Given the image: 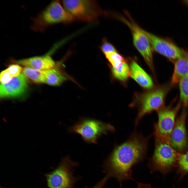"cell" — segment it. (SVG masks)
I'll return each instance as SVG.
<instances>
[{
    "instance_id": "obj_1",
    "label": "cell",
    "mask_w": 188,
    "mask_h": 188,
    "mask_svg": "<svg viewBox=\"0 0 188 188\" xmlns=\"http://www.w3.org/2000/svg\"><path fill=\"white\" fill-rule=\"evenodd\" d=\"M148 139L135 133L127 141L116 146L102 165L106 176L115 178L121 186L124 181L134 180L132 168L145 158Z\"/></svg>"
},
{
    "instance_id": "obj_2",
    "label": "cell",
    "mask_w": 188,
    "mask_h": 188,
    "mask_svg": "<svg viewBox=\"0 0 188 188\" xmlns=\"http://www.w3.org/2000/svg\"><path fill=\"white\" fill-rule=\"evenodd\" d=\"M178 154L169 143L156 137L154 153L147 166L151 173L158 171L165 175L177 167Z\"/></svg>"
},
{
    "instance_id": "obj_3",
    "label": "cell",
    "mask_w": 188,
    "mask_h": 188,
    "mask_svg": "<svg viewBox=\"0 0 188 188\" xmlns=\"http://www.w3.org/2000/svg\"><path fill=\"white\" fill-rule=\"evenodd\" d=\"M79 165L68 156L62 158L58 165L45 175L49 188H75V184L80 179L74 175L75 167Z\"/></svg>"
},
{
    "instance_id": "obj_4",
    "label": "cell",
    "mask_w": 188,
    "mask_h": 188,
    "mask_svg": "<svg viewBox=\"0 0 188 188\" xmlns=\"http://www.w3.org/2000/svg\"><path fill=\"white\" fill-rule=\"evenodd\" d=\"M115 130L109 124L96 119L84 117L80 119L68 130L69 133L79 134L87 143L96 144L101 136Z\"/></svg>"
},
{
    "instance_id": "obj_5",
    "label": "cell",
    "mask_w": 188,
    "mask_h": 188,
    "mask_svg": "<svg viewBox=\"0 0 188 188\" xmlns=\"http://www.w3.org/2000/svg\"><path fill=\"white\" fill-rule=\"evenodd\" d=\"M74 19L59 1H54L32 19L31 27L35 31L43 32L50 25L57 23L71 22Z\"/></svg>"
},
{
    "instance_id": "obj_6",
    "label": "cell",
    "mask_w": 188,
    "mask_h": 188,
    "mask_svg": "<svg viewBox=\"0 0 188 188\" xmlns=\"http://www.w3.org/2000/svg\"><path fill=\"white\" fill-rule=\"evenodd\" d=\"M63 7L74 18L86 22L97 19L102 13L98 4L92 0H63Z\"/></svg>"
},
{
    "instance_id": "obj_7",
    "label": "cell",
    "mask_w": 188,
    "mask_h": 188,
    "mask_svg": "<svg viewBox=\"0 0 188 188\" xmlns=\"http://www.w3.org/2000/svg\"><path fill=\"white\" fill-rule=\"evenodd\" d=\"M166 94L163 88H158L143 94L137 102L138 112L135 120L137 125L142 118L154 110L163 107Z\"/></svg>"
},
{
    "instance_id": "obj_8",
    "label": "cell",
    "mask_w": 188,
    "mask_h": 188,
    "mask_svg": "<svg viewBox=\"0 0 188 188\" xmlns=\"http://www.w3.org/2000/svg\"><path fill=\"white\" fill-rule=\"evenodd\" d=\"M123 16L120 19L129 27L132 35L133 44L151 69L153 71L152 49L148 37L141 29L130 18Z\"/></svg>"
},
{
    "instance_id": "obj_9",
    "label": "cell",
    "mask_w": 188,
    "mask_h": 188,
    "mask_svg": "<svg viewBox=\"0 0 188 188\" xmlns=\"http://www.w3.org/2000/svg\"><path fill=\"white\" fill-rule=\"evenodd\" d=\"M180 107L179 105L173 108L163 107L158 111V121L154 125V134L156 137L169 143L170 136Z\"/></svg>"
},
{
    "instance_id": "obj_10",
    "label": "cell",
    "mask_w": 188,
    "mask_h": 188,
    "mask_svg": "<svg viewBox=\"0 0 188 188\" xmlns=\"http://www.w3.org/2000/svg\"><path fill=\"white\" fill-rule=\"evenodd\" d=\"M143 31L148 37L152 50L172 60L175 61L182 55L184 50L173 42L144 30Z\"/></svg>"
},
{
    "instance_id": "obj_11",
    "label": "cell",
    "mask_w": 188,
    "mask_h": 188,
    "mask_svg": "<svg viewBox=\"0 0 188 188\" xmlns=\"http://www.w3.org/2000/svg\"><path fill=\"white\" fill-rule=\"evenodd\" d=\"M186 111L183 110L178 118L171 133L169 143L174 149L179 151L185 150L187 145L185 127Z\"/></svg>"
},
{
    "instance_id": "obj_12",
    "label": "cell",
    "mask_w": 188,
    "mask_h": 188,
    "mask_svg": "<svg viewBox=\"0 0 188 188\" xmlns=\"http://www.w3.org/2000/svg\"><path fill=\"white\" fill-rule=\"evenodd\" d=\"M26 76L21 74L13 78L9 83L1 84L0 96L1 98L13 97L20 96L23 94L27 87Z\"/></svg>"
},
{
    "instance_id": "obj_13",
    "label": "cell",
    "mask_w": 188,
    "mask_h": 188,
    "mask_svg": "<svg viewBox=\"0 0 188 188\" xmlns=\"http://www.w3.org/2000/svg\"><path fill=\"white\" fill-rule=\"evenodd\" d=\"M16 63L25 67L41 70L53 68L55 64L54 61L48 55L19 60Z\"/></svg>"
},
{
    "instance_id": "obj_14",
    "label": "cell",
    "mask_w": 188,
    "mask_h": 188,
    "mask_svg": "<svg viewBox=\"0 0 188 188\" xmlns=\"http://www.w3.org/2000/svg\"><path fill=\"white\" fill-rule=\"evenodd\" d=\"M130 68V76L140 86L147 89L153 87L151 78L136 61L132 60Z\"/></svg>"
},
{
    "instance_id": "obj_15",
    "label": "cell",
    "mask_w": 188,
    "mask_h": 188,
    "mask_svg": "<svg viewBox=\"0 0 188 188\" xmlns=\"http://www.w3.org/2000/svg\"><path fill=\"white\" fill-rule=\"evenodd\" d=\"M188 74V51L184 50L182 55L175 61L171 84L179 83L180 79Z\"/></svg>"
},
{
    "instance_id": "obj_16",
    "label": "cell",
    "mask_w": 188,
    "mask_h": 188,
    "mask_svg": "<svg viewBox=\"0 0 188 188\" xmlns=\"http://www.w3.org/2000/svg\"><path fill=\"white\" fill-rule=\"evenodd\" d=\"M66 79L60 72L54 67L45 70V83L52 86H57Z\"/></svg>"
},
{
    "instance_id": "obj_17",
    "label": "cell",
    "mask_w": 188,
    "mask_h": 188,
    "mask_svg": "<svg viewBox=\"0 0 188 188\" xmlns=\"http://www.w3.org/2000/svg\"><path fill=\"white\" fill-rule=\"evenodd\" d=\"M111 72L115 78L121 81H125L130 76V67L126 62L122 63L117 67H112Z\"/></svg>"
},
{
    "instance_id": "obj_18",
    "label": "cell",
    "mask_w": 188,
    "mask_h": 188,
    "mask_svg": "<svg viewBox=\"0 0 188 188\" xmlns=\"http://www.w3.org/2000/svg\"><path fill=\"white\" fill-rule=\"evenodd\" d=\"M22 72L26 77L35 83H45V70H38L25 67L23 69Z\"/></svg>"
},
{
    "instance_id": "obj_19",
    "label": "cell",
    "mask_w": 188,
    "mask_h": 188,
    "mask_svg": "<svg viewBox=\"0 0 188 188\" xmlns=\"http://www.w3.org/2000/svg\"><path fill=\"white\" fill-rule=\"evenodd\" d=\"M180 99L185 106H188V74L182 78L179 82Z\"/></svg>"
},
{
    "instance_id": "obj_20",
    "label": "cell",
    "mask_w": 188,
    "mask_h": 188,
    "mask_svg": "<svg viewBox=\"0 0 188 188\" xmlns=\"http://www.w3.org/2000/svg\"><path fill=\"white\" fill-rule=\"evenodd\" d=\"M177 167L181 179L188 173V151L184 154L178 153Z\"/></svg>"
},
{
    "instance_id": "obj_21",
    "label": "cell",
    "mask_w": 188,
    "mask_h": 188,
    "mask_svg": "<svg viewBox=\"0 0 188 188\" xmlns=\"http://www.w3.org/2000/svg\"><path fill=\"white\" fill-rule=\"evenodd\" d=\"M105 54L113 67H117L122 63L126 62L124 57L118 52H112Z\"/></svg>"
},
{
    "instance_id": "obj_22",
    "label": "cell",
    "mask_w": 188,
    "mask_h": 188,
    "mask_svg": "<svg viewBox=\"0 0 188 188\" xmlns=\"http://www.w3.org/2000/svg\"><path fill=\"white\" fill-rule=\"evenodd\" d=\"M100 48L104 54L107 53L117 52L114 46L109 42L105 38H104L102 39Z\"/></svg>"
},
{
    "instance_id": "obj_23",
    "label": "cell",
    "mask_w": 188,
    "mask_h": 188,
    "mask_svg": "<svg viewBox=\"0 0 188 188\" xmlns=\"http://www.w3.org/2000/svg\"><path fill=\"white\" fill-rule=\"evenodd\" d=\"M11 75L13 78L19 75L22 71L23 69L18 65L13 64L7 68Z\"/></svg>"
},
{
    "instance_id": "obj_24",
    "label": "cell",
    "mask_w": 188,
    "mask_h": 188,
    "mask_svg": "<svg viewBox=\"0 0 188 188\" xmlns=\"http://www.w3.org/2000/svg\"><path fill=\"white\" fill-rule=\"evenodd\" d=\"M13 78L9 73L7 68L1 73L0 80L1 84H5L9 82Z\"/></svg>"
},
{
    "instance_id": "obj_25",
    "label": "cell",
    "mask_w": 188,
    "mask_h": 188,
    "mask_svg": "<svg viewBox=\"0 0 188 188\" xmlns=\"http://www.w3.org/2000/svg\"><path fill=\"white\" fill-rule=\"evenodd\" d=\"M109 178L108 177L105 176L102 179L98 182L92 187L89 188L86 187L85 188H103L104 185Z\"/></svg>"
},
{
    "instance_id": "obj_26",
    "label": "cell",
    "mask_w": 188,
    "mask_h": 188,
    "mask_svg": "<svg viewBox=\"0 0 188 188\" xmlns=\"http://www.w3.org/2000/svg\"><path fill=\"white\" fill-rule=\"evenodd\" d=\"M137 188H152L151 186L148 184H144L141 183H137Z\"/></svg>"
},
{
    "instance_id": "obj_27",
    "label": "cell",
    "mask_w": 188,
    "mask_h": 188,
    "mask_svg": "<svg viewBox=\"0 0 188 188\" xmlns=\"http://www.w3.org/2000/svg\"><path fill=\"white\" fill-rule=\"evenodd\" d=\"M183 2L184 3L188 6V0L184 1Z\"/></svg>"
},
{
    "instance_id": "obj_28",
    "label": "cell",
    "mask_w": 188,
    "mask_h": 188,
    "mask_svg": "<svg viewBox=\"0 0 188 188\" xmlns=\"http://www.w3.org/2000/svg\"><path fill=\"white\" fill-rule=\"evenodd\" d=\"M0 188H3V187H1Z\"/></svg>"
}]
</instances>
